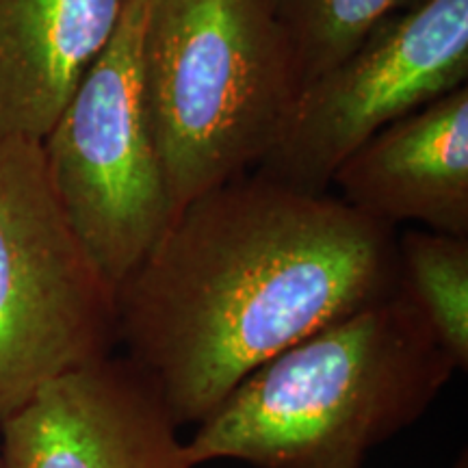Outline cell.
<instances>
[{"instance_id": "6da1fadb", "label": "cell", "mask_w": 468, "mask_h": 468, "mask_svg": "<svg viewBox=\"0 0 468 468\" xmlns=\"http://www.w3.org/2000/svg\"><path fill=\"white\" fill-rule=\"evenodd\" d=\"M395 291L397 228L250 172L186 204L117 286V347L196 427L269 358Z\"/></svg>"}, {"instance_id": "7a4b0ae2", "label": "cell", "mask_w": 468, "mask_h": 468, "mask_svg": "<svg viewBox=\"0 0 468 468\" xmlns=\"http://www.w3.org/2000/svg\"><path fill=\"white\" fill-rule=\"evenodd\" d=\"M458 365L399 292L313 332L250 373L185 438L191 466L362 468L425 417Z\"/></svg>"}, {"instance_id": "3957f363", "label": "cell", "mask_w": 468, "mask_h": 468, "mask_svg": "<svg viewBox=\"0 0 468 468\" xmlns=\"http://www.w3.org/2000/svg\"><path fill=\"white\" fill-rule=\"evenodd\" d=\"M139 74L176 215L254 172L300 93L269 0H145Z\"/></svg>"}, {"instance_id": "277c9868", "label": "cell", "mask_w": 468, "mask_h": 468, "mask_svg": "<svg viewBox=\"0 0 468 468\" xmlns=\"http://www.w3.org/2000/svg\"><path fill=\"white\" fill-rule=\"evenodd\" d=\"M115 349V286L58 200L42 142L0 137V423Z\"/></svg>"}, {"instance_id": "5b68a950", "label": "cell", "mask_w": 468, "mask_h": 468, "mask_svg": "<svg viewBox=\"0 0 468 468\" xmlns=\"http://www.w3.org/2000/svg\"><path fill=\"white\" fill-rule=\"evenodd\" d=\"M144 11L145 0H128L107 48L42 142L58 200L115 289L176 218L139 74Z\"/></svg>"}, {"instance_id": "8992f818", "label": "cell", "mask_w": 468, "mask_h": 468, "mask_svg": "<svg viewBox=\"0 0 468 468\" xmlns=\"http://www.w3.org/2000/svg\"><path fill=\"white\" fill-rule=\"evenodd\" d=\"M468 85V0H423L297 93L286 128L256 174L327 193L338 165L367 139Z\"/></svg>"}, {"instance_id": "52a82bcc", "label": "cell", "mask_w": 468, "mask_h": 468, "mask_svg": "<svg viewBox=\"0 0 468 468\" xmlns=\"http://www.w3.org/2000/svg\"><path fill=\"white\" fill-rule=\"evenodd\" d=\"M154 384L126 356L63 373L0 423L3 468H193Z\"/></svg>"}, {"instance_id": "ba28073f", "label": "cell", "mask_w": 468, "mask_h": 468, "mask_svg": "<svg viewBox=\"0 0 468 468\" xmlns=\"http://www.w3.org/2000/svg\"><path fill=\"white\" fill-rule=\"evenodd\" d=\"M368 219L468 237V85L367 139L332 178Z\"/></svg>"}, {"instance_id": "9c48e42d", "label": "cell", "mask_w": 468, "mask_h": 468, "mask_svg": "<svg viewBox=\"0 0 468 468\" xmlns=\"http://www.w3.org/2000/svg\"><path fill=\"white\" fill-rule=\"evenodd\" d=\"M128 0H0V137L44 142Z\"/></svg>"}, {"instance_id": "30bf717a", "label": "cell", "mask_w": 468, "mask_h": 468, "mask_svg": "<svg viewBox=\"0 0 468 468\" xmlns=\"http://www.w3.org/2000/svg\"><path fill=\"white\" fill-rule=\"evenodd\" d=\"M397 292L423 317L458 371H466L468 237L425 228L397 234Z\"/></svg>"}, {"instance_id": "8fae6325", "label": "cell", "mask_w": 468, "mask_h": 468, "mask_svg": "<svg viewBox=\"0 0 468 468\" xmlns=\"http://www.w3.org/2000/svg\"><path fill=\"white\" fill-rule=\"evenodd\" d=\"M295 57L300 90L379 25L423 0H269Z\"/></svg>"}, {"instance_id": "7c38bea8", "label": "cell", "mask_w": 468, "mask_h": 468, "mask_svg": "<svg viewBox=\"0 0 468 468\" xmlns=\"http://www.w3.org/2000/svg\"><path fill=\"white\" fill-rule=\"evenodd\" d=\"M452 468H468V453L462 452V453L458 455V460L453 462Z\"/></svg>"}, {"instance_id": "4fadbf2b", "label": "cell", "mask_w": 468, "mask_h": 468, "mask_svg": "<svg viewBox=\"0 0 468 468\" xmlns=\"http://www.w3.org/2000/svg\"><path fill=\"white\" fill-rule=\"evenodd\" d=\"M0 468H3V464H0Z\"/></svg>"}]
</instances>
